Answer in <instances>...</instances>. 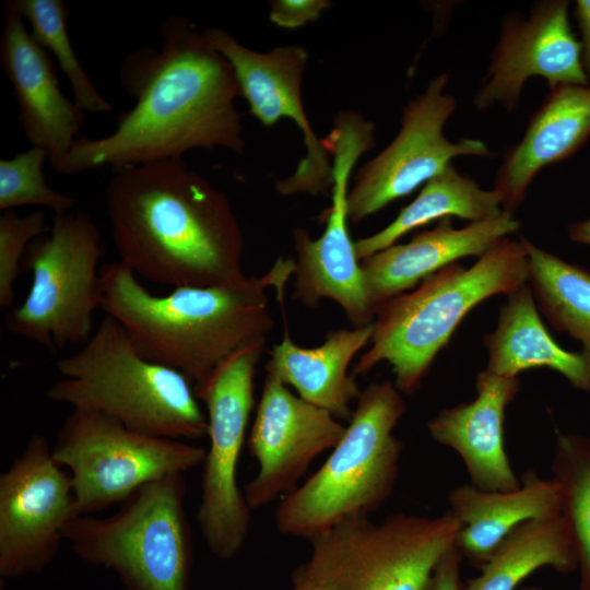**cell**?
<instances>
[{
  "label": "cell",
  "mask_w": 590,
  "mask_h": 590,
  "mask_svg": "<svg viewBox=\"0 0 590 590\" xmlns=\"http://www.w3.org/2000/svg\"><path fill=\"white\" fill-rule=\"evenodd\" d=\"M161 36L160 49L141 48L121 66L120 81L134 106L111 133L78 137L57 173L182 160L193 149L243 153L235 105L240 92L231 63L185 17L165 21Z\"/></svg>",
  "instance_id": "cell-1"
},
{
  "label": "cell",
  "mask_w": 590,
  "mask_h": 590,
  "mask_svg": "<svg viewBox=\"0 0 590 590\" xmlns=\"http://www.w3.org/2000/svg\"><path fill=\"white\" fill-rule=\"evenodd\" d=\"M105 200L119 261L138 276L173 288L247 281L228 199L184 160L114 169Z\"/></svg>",
  "instance_id": "cell-2"
},
{
  "label": "cell",
  "mask_w": 590,
  "mask_h": 590,
  "mask_svg": "<svg viewBox=\"0 0 590 590\" xmlns=\"http://www.w3.org/2000/svg\"><path fill=\"white\" fill-rule=\"evenodd\" d=\"M294 261L228 286H182L151 293L122 262L101 266V309L118 321L142 356L177 370L199 389L238 350L267 343L273 327L268 288L281 286Z\"/></svg>",
  "instance_id": "cell-3"
},
{
  "label": "cell",
  "mask_w": 590,
  "mask_h": 590,
  "mask_svg": "<svg viewBox=\"0 0 590 590\" xmlns=\"http://www.w3.org/2000/svg\"><path fill=\"white\" fill-rule=\"evenodd\" d=\"M528 280V253L520 238H500L470 267L455 262L442 268L415 290L376 308L370 346L359 356L352 376H364L386 361L399 391L415 392L465 315Z\"/></svg>",
  "instance_id": "cell-4"
},
{
  "label": "cell",
  "mask_w": 590,
  "mask_h": 590,
  "mask_svg": "<svg viewBox=\"0 0 590 590\" xmlns=\"http://www.w3.org/2000/svg\"><path fill=\"white\" fill-rule=\"evenodd\" d=\"M56 368L62 378L47 389L50 401L103 413L151 436L206 435L208 417L189 380L142 356L123 327L107 315L83 346L58 359Z\"/></svg>",
  "instance_id": "cell-5"
},
{
  "label": "cell",
  "mask_w": 590,
  "mask_h": 590,
  "mask_svg": "<svg viewBox=\"0 0 590 590\" xmlns=\"http://www.w3.org/2000/svg\"><path fill=\"white\" fill-rule=\"evenodd\" d=\"M405 412L393 381L361 390L345 433L328 459L275 508L278 531L310 541L350 517L379 508L398 479L403 444L393 429Z\"/></svg>",
  "instance_id": "cell-6"
},
{
  "label": "cell",
  "mask_w": 590,
  "mask_h": 590,
  "mask_svg": "<svg viewBox=\"0 0 590 590\" xmlns=\"http://www.w3.org/2000/svg\"><path fill=\"white\" fill-rule=\"evenodd\" d=\"M184 473L148 483L109 517L81 515L64 540L82 560L117 575L126 590H189L192 538Z\"/></svg>",
  "instance_id": "cell-7"
},
{
  "label": "cell",
  "mask_w": 590,
  "mask_h": 590,
  "mask_svg": "<svg viewBox=\"0 0 590 590\" xmlns=\"http://www.w3.org/2000/svg\"><path fill=\"white\" fill-rule=\"evenodd\" d=\"M101 233L83 211L55 214L47 235L28 246L22 268L32 273L23 303L5 317L7 329L51 352L84 344L102 304Z\"/></svg>",
  "instance_id": "cell-8"
},
{
  "label": "cell",
  "mask_w": 590,
  "mask_h": 590,
  "mask_svg": "<svg viewBox=\"0 0 590 590\" xmlns=\"http://www.w3.org/2000/svg\"><path fill=\"white\" fill-rule=\"evenodd\" d=\"M460 528L450 510L434 518L396 514L379 524L356 515L311 539L305 564L335 590H432Z\"/></svg>",
  "instance_id": "cell-9"
},
{
  "label": "cell",
  "mask_w": 590,
  "mask_h": 590,
  "mask_svg": "<svg viewBox=\"0 0 590 590\" xmlns=\"http://www.w3.org/2000/svg\"><path fill=\"white\" fill-rule=\"evenodd\" d=\"M67 468L82 515L122 503L137 489L169 474L203 464L206 450L179 439L127 428L92 410L72 409L51 446Z\"/></svg>",
  "instance_id": "cell-10"
},
{
  "label": "cell",
  "mask_w": 590,
  "mask_h": 590,
  "mask_svg": "<svg viewBox=\"0 0 590 590\" xmlns=\"http://www.w3.org/2000/svg\"><path fill=\"white\" fill-rule=\"evenodd\" d=\"M264 346L259 343L238 350L194 391L206 409L209 437L197 521L209 550L223 560L240 552L249 531L250 507L237 484V465Z\"/></svg>",
  "instance_id": "cell-11"
},
{
  "label": "cell",
  "mask_w": 590,
  "mask_h": 590,
  "mask_svg": "<svg viewBox=\"0 0 590 590\" xmlns=\"http://www.w3.org/2000/svg\"><path fill=\"white\" fill-rule=\"evenodd\" d=\"M322 140L333 160L331 206L320 237L311 238L304 228L293 231V297L310 308L330 298L340 305L353 327H362L373 323L375 309L350 235L346 199L353 167L375 145V126L362 114L343 109Z\"/></svg>",
  "instance_id": "cell-12"
},
{
  "label": "cell",
  "mask_w": 590,
  "mask_h": 590,
  "mask_svg": "<svg viewBox=\"0 0 590 590\" xmlns=\"http://www.w3.org/2000/svg\"><path fill=\"white\" fill-rule=\"evenodd\" d=\"M448 73L435 76L402 109L396 138L356 173L347 192L349 221L358 224L440 174L457 156H489L486 143L471 138L449 141L444 127L456 109L445 93Z\"/></svg>",
  "instance_id": "cell-13"
},
{
  "label": "cell",
  "mask_w": 590,
  "mask_h": 590,
  "mask_svg": "<svg viewBox=\"0 0 590 590\" xmlns=\"http://www.w3.org/2000/svg\"><path fill=\"white\" fill-rule=\"evenodd\" d=\"M81 515L71 475L56 462L46 438L33 435L0 475L1 578L45 569Z\"/></svg>",
  "instance_id": "cell-14"
},
{
  "label": "cell",
  "mask_w": 590,
  "mask_h": 590,
  "mask_svg": "<svg viewBox=\"0 0 590 590\" xmlns=\"http://www.w3.org/2000/svg\"><path fill=\"white\" fill-rule=\"evenodd\" d=\"M203 35L231 63L249 113L268 128L288 118L303 134L306 154L291 176L275 180V190L283 196L331 194L333 160L323 140L312 130L302 101L307 50L291 45L258 52L217 27L204 30Z\"/></svg>",
  "instance_id": "cell-15"
},
{
  "label": "cell",
  "mask_w": 590,
  "mask_h": 590,
  "mask_svg": "<svg viewBox=\"0 0 590 590\" xmlns=\"http://www.w3.org/2000/svg\"><path fill=\"white\" fill-rule=\"evenodd\" d=\"M328 411L295 396L278 377L266 379L248 437L257 474L245 484L250 509L264 507L296 488L310 463L332 450L345 433Z\"/></svg>",
  "instance_id": "cell-16"
},
{
  "label": "cell",
  "mask_w": 590,
  "mask_h": 590,
  "mask_svg": "<svg viewBox=\"0 0 590 590\" xmlns=\"http://www.w3.org/2000/svg\"><path fill=\"white\" fill-rule=\"evenodd\" d=\"M568 8L566 0H546L535 4L528 19H506L488 72L474 95L479 110L495 104L514 109L531 76L544 78L550 88L590 84Z\"/></svg>",
  "instance_id": "cell-17"
},
{
  "label": "cell",
  "mask_w": 590,
  "mask_h": 590,
  "mask_svg": "<svg viewBox=\"0 0 590 590\" xmlns=\"http://www.w3.org/2000/svg\"><path fill=\"white\" fill-rule=\"evenodd\" d=\"M0 61L19 104V121L32 144L59 169L84 122V111L61 92L54 63L26 28L13 3L4 4Z\"/></svg>",
  "instance_id": "cell-18"
},
{
  "label": "cell",
  "mask_w": 590,
  "mask_h": 590,
  "mask_svg": "<svg viewBox=\"0 0 590 590\" xmlns=\"http://www.w3.org/2000/svg\"><path fill=\"white\" fill-rule=\"evenodd\" d=\"M520 388L518 377L487 371L476 376V397L441 410L427 423L430 437L462 459L471 484L480 489L507 492L520 487L504 446L506 408Z\"/></svg>",
  "instance_id": "cell-19"
},
{
  "label": "cell",
  "mask_w": 590,
  "mask_h": 590,
  "mask_svg": "<svg viewBox=\"0 0 590 590\" xmlns=\"http://www.w3.org/2000/svg\"><path fill=\"white\" fill-rule=\"evenodd\" d=\"M519 228L520 222L506 211L462 228L453 227L450 217H445L434 228L415 234L409 243L394 244L363 259L365 288L375 312L384 302L459 259L481 257L497 240Z\"/></svg>",
  "instance_id": "cell-20"
},
{
  "label": "cell",
  "mask_w": 590,
  "mask_h": 590,
  "mask_svg": "<svg viewBox=\"0 0 590 590\" xmlns=\"http://www.w3.org/2000/svg\"><path fill=\"white\" fill-rule=\"evenodd\" d=\"M590 138V84L550 88L520 142L508 148L494 190L503 210L514 214L543 167L577 153Z\"/></svg>",
  "instance_id": "cell-21"
},
{
  "label": "cell",
  "mask_w": 590,
  "mask_h": 590,
  "mask_svg": "<svg viewBox=\"0 0 590 590\" xmlns=\"http://www.w3.org/2000/svg\"><path fill=\"white\" fill-rule=\"evenodd\" d=\"M520 482V487L507 492L484 491L472 484L450 491L449 510L461 524L455 546L474 566L482 567L500 541L522 522L560 514L562 493L554 479L527 470Z\"/></svg>",
  "instance_id": "cell-22"
},
{
  "label": "cell",
  "mask_w": 590,
  "mask_h": 590,
  "mask_svg": "<svg viewBox=\"0 0 590 590\" xmlns=\"http://www.w3.org/2000/svg\"><path fill=\"white\" fill-rule=\"evenodd\" d=\"M373 323L335 329L328 332L322 344L302 347L291 339L287 330L271 351L266 371L293 387L297 396L321 408L339 421L350 422L352 402L361 389L349 374L355 355L370 343Z\"/></svg>",
  "instance_id": "cell-23"
},
{
  "label": "cell",
  "mask_w": 590,
  "mask_h": 590,
  "mask_svg": "<svg viewBox=\"0 0 590 590\" xmlns=\"http://www.w3.org/2000/svg\"><path fill=\"white\" fill-rule=\"evenodd\" d=\"M483 342L489 373L518 377L523 370L546 367L563 375L574 388L590 392V357L556 343L539 316L528 284L507 295L496 328Z\"/></svg>",
  "instance_id": "cell-24"
},
{
  "label": "cell",
  "mask_w": 590,
  "mask_h": 590,
  "mask_svg": "<svg viewBox=\"0 0 590 590\" xmlns=\"http://www.w3.org/2000/svg\"><path fill=\"white\" fill-rule=\"evenodd\" d=\"M503 211L500 197L494 189H482L474 179L462 175L449 164L422 187L417 197L391 223L356 240V253L363 260L433 221L457 216L472 223L495 219Z\"/></svg>",
  "instance_id": "cell-25"
},
{
  "label": "cell",
  "mask_w": 590,
  "mask_h": 590,
  "mask_svg": "<svg viewBox=\"0 0 590 590\" xmlns=\"http://www.w3.org/2000/svg\"><path fill=\"white\" fill-rule=\"evenodd\" d=\"M544 566L563 573L578 566L573 535L562 514L516 527L480 567L481 574L468 580L464 590H516Z\"/></svg>",
  "instance_id": "cell-26"
},
{
  "label": "cell",
  "mask_w": 590,
  "mask_h": 590,
  "mask_svg": "<svg viewBox=\"0 0 590 590\" xmlns=\"http://www.w3.org/2000/svg\"><path fill=\"white\" fill-rule=\"evenodd\" d=\"M529 280L536 306L559 332L582 345L590 357V272L535 246L524 237Z\"/></svg>",
  "instance_id": "cell-27"
},
{
  "label": "cell",
  "mask_w": 590,
  "mask_h": 590,
  "mask_svg": "<svg viewBox=\"0 0 590 590\" xmlns=\"http://www.w3.org/2000/svg\"><path fill=\"white\" fill-rule=\"evenodd\" d=\"M552 471L581 570L580 590H590V438L558 433Z\"/></svg>",
  "instance_id": "cell-28"
},
{
  "label": "cell",
  "mask_w": 590,
  "mask_h": 590,
  "mask_svg": "<svg viewBox=\"0 0 590 590\" xmlns=\"http://www.w3.org/2000/svg\"><path fill=\"white\" fill-rule=\"evenodd\" d=\"M31 25V35L45 50H50L68 78L74 103L83 110L108 113L111 104L88 79L71 45L67 28L68 9L61 0H13Z\"/></svg>",
  "instance_id": "cell-29"
},
{
  "label": "cell",
  "mask_w": 590,
  "mask_h": 590,
  "mask_svg": "<svg viewBox=\"0 0 590 590\" xmlns=\"http://www.w3.org/2000/svg\"><path fill=\"white\" fill-rule=\"evenodd\" d=\"M48 155L32 146L10 160H0V210L39 205L55 214L73 211L79 201L74 197L51 189L44 177L43 166Z\"/></svg>",
  "instance_id": "cell-30"
},
{
  "label": "cell",
  "mask_w": 590,
  "mask_h": 590,
  "mask_svg": "<svg viewBox=\"0 0 590 590\" xmlns=\"http://www.w3.org/2000/svg\"><path fill=\"white\" fill-rule=\"evenodd\" d=\"M46 226L43 211L35 210L24 216L14 210L0 214V307L13 305L14 284L30 244L44 235Z\"/></svg>",
  "instance_id": "cell-31"
},
{
  "label": "cell",
  "mask_w": 590,
  "mask_h": 590,
  "mask_svg": "<svg viewBox=\"0 0 590 590\" xmlns=\"http://www.w3.org/2000/svg\"><path fill=\"white\" fill-rule=\"evenodd\" d=\"M331 2L328 0L270 1V20L283 28H297L317 21Z\"/></svg>",
  "instance_id": "cell-32"
},
{
  "label": "cell",
  "mask_w": 590,
  "mask_h": 590,
  "mask_svg": "<svg viewBox=\"0 0 590 590\" xmlns=\"http://www.w3.org/2000/svg\"><path fill=\"white\" fill-rule=\"evenodd\" d=\"M460 558L456 546L441 558L434 573L432 590H464L460 581Z\"/></svg>",
  "instance_id": "cell-33"
},
{
  "label": "cell",
  "mask_w": 590,
  "mask_h": 590,
  "mask_svg": "<svg viewBox=\"0 0 590 590\" xmlns=\"http://www.w3.org/2000/svg\"><path fill=\"white\" fill-rule=\"evenodd\" d=\"M575 17L581 35L582 64L590 81V0L576 1Z\"/></svg>",
  "instance_id": "cell-34"
},
{
  "label": "cell",
  "mask_w": 590,
  "mask_h": 590,
  "mask_svg": "<svg viewBox=\"0 0 590 590\" xmlns=\"http://www.w3.org/2000/svg\"><path fill=\"white\" fill-rule=\"evenodd\" d=\"M292 590H335L334 585L307 567H298L293 575Z\"/></svg>",
  "instance_id": "cell-35"
},
{
  "label": "cell",
  "mask_w": 590,
  "mask_h": 590,
  "mask_svg": "<svg viewBox=\"0 0 590 590\" xmlns=\"http://www.w3.org/2000/svg\"><path fill=\"white\" fill-rule=\"evenodd\" d=\"M567 234L573 241L590 246V217L569 224Z\"/></svg>",
  "instance_id": "cell-36"
},
{
  "label": "cell",
  "mask_w": 590,
  "mask_h": 590,
  "mask_svg": "<svg viewBox=\"0 0 590 590\" xmlns=\"http://www.w3.org/2000/svg\"><path fill=\"white\" fill-rule=\"evenodd\" d=\"M523 590H543V589L538 588V587H532V588H526V589H523Z\"/></svg>",
  "instance_id": "cell-37"
}]
</instances>
